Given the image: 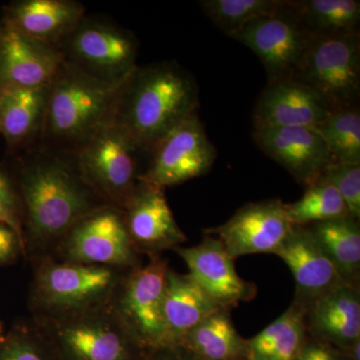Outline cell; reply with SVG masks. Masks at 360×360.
Masks as SVG:
<instances>
[{
	"instance_id": "6da1fadb",
	"label": "cell",
	"mask_w": 360,
	"mask_h": 360,
	"mask_svg": "<svg viewBox=\"0 0 360 360\" xmlns=\"http://www.w3.org/2000/svg\"><path fill=\"white\" fill-rule=\"evenodd\" d=\"M23 210V248L28 262L53 257L65 234L92 210L108 205L89 186L75 156L34 146L15 174Z\"/></svg>"
},
{
	"instance_id": "7a4b0ae2",
	"label": "cell",
	"mask_w": 360,
	"mask_h": 360,
	"mask_svg": "<svg viewBox=\"0 0 360 360\" xmlns=\"http://www.w3.org/2000/svg\"><path fill=\"white\" fill-rule=\"evenodd\" d=\"M198 108V84L184 68L175 63L137 65L120 87L112 122L150 155Z\"/></svg>"
},
{
	"instance_id": "3957f363",
	"label": "cell",
	"mask_w": 360,
	"mask_h": 360,
	"mask_svg": "<svg viewBox=\"0 0 360 360\" xmlns=\"http://www.w3.org/2000/svg\"><path fill=\"white\" fill-rule=\"evenodd\" d=\"M122 85H111L65 63L52 80L37 146L75 153L112 122Z\"/></svg>"
},
{
	"instance_id": "277c9868",
	"label": "cell",
	"mask_w": 360,
	"mask_h": 360,
	"mask_svg": "<svg viewBox=\"0 0 360 360\" xmlns=\"http://www.w3.org/2000/svg\"><path fill=\"white\" fill-rule=\"evenodd\" d=\"M32 264L28 307L35 319H59L110 304L132 270L61 262L51 257Z\"/></svg>"
},
{
	"instance_id": "5b68a950",
	"label": "cell",
	"mask_w": 360,
	"mask_h": 360,
	"mask_svg": "<svg viewBox=\"0 0 360 360\" xmlns=\"http://www.w3.org/2000/svg\"><path fill=\"white\" fill-rule=\"evenodd\" d=\"M32 319L58 360H143L148 354L110 304L59 319Z\"/></svg>"
},
{
	"instance_id": "8992f818",
	"label": "cell",
	"mask_w": 360,
	"mask_h": 360,
	"mask_svg": "<svg viewBox=\"0 0 360 360\" xmlns=\"http://www.w3.org/2000/svg\"><path fill=\"white\" fill-rule=\"evenodd\" d=\"M78 169L94 193L108 205L122 210L141 184L146 155L111 122L72 153Z\"/></svg>"
},
{
	"instance_id": "52a82bcc",
	"label": "cell",
	"mask_w": 360,
	"mask_h": 360,
	"mask_svg": "<svg viewBox=\"0 0 360 360\" xmlns=\"http://www.w3.org/2000/svg\"><path fill=\"white\" fill-rule=\"evenodd\" d=\"M58 47L66 63L105 84H124L137 68L134 35L104 18L85 15Z\"/></svg>"
},
{
	"instance_id": "ba28073f",
	"label": "cell",
	"mask_w": 360,
	"mask_h": 360,
	"mask_svg": "<svg viewBox=\"0 0 360 360\" xmlns=\"http://www.w3.org/2000/svg\"><path fill=\"white\" fill-rule=\"evenodd\" d=\"M293 79L315 90L333 111L359 105V33L314 35Z\"/></svg>"
},
{
	"instance_id": "9c48e42d",
	"label": "cell",
	"mask_w": 360,
	"mask_h": 360,
	"mask_svg": "<svg viewBox=\"0 0 360 360\" xmlns=\"http://www.w3.org/2000/svg\"><path fill=\"white\" fill-rule=\"evenodd\" d=\"M51 258L123 269H136L143 264L130 240L122 210L112 205L101 206L78 220Z\"/></svg>"
},
{
	"instance_id": "30bf717a",
	"label": "cell",
	"mask_w": 360,
	"mask_h": 360,
	"mask_svg": "<svg viewBox=\"0 0 360 360\" xmlns=\"http://www.w3.org/2000/svg\"><path fill=\"white\" fill-rule=\"evenodd\" d=\"M169 265L161 255L130 270L110 305L132 338L146 352L165 347L162 302Z\"/></svg>"
},
{
	"instance_id": "8fae6325",
	"label": "cell",
	"mask_w": 360,
	"mask_h": 360,
	"mask_svg": "<svg viewBox=\"0 0 360 360\" xmlns=\"http://www.w3.org/2000/svg\"><path fill=\"white\" fill-rule=\"evenodd\" d=\"M312 37L291 1L285 0L276 13L250 21L231 37L257 54L266 70L267 82H274L295 77Z\"/></svg>"
},
{
	"instance_id": "7c38bea8",
	"label": "cell",
	"mask_w": 360,
	"mask_h": 360,
	"mask_svg": "<svg viewBox=\"0 0 360 360\" xmlns=\"http://www.w3.org/2000/svg\"><path fill=\"white\" fill-rule=\"evenodd\" d=\"M149 155L141 180L165 189L210 172L217 153L195 113L167 135Z\"/></svg>"
},
{
	"instance_id": "4fadbf2b",
	"label": "cell",
	"mask_w": 360,
	"mask_h": 360,
	"mask_svg": "<svg viewBox=\"0 0 360 360\" xmlns=\"http://www.w3.org/2000/svg\"><path fill=\"white\" fill-rule=\"evenodd\" d=\"M292 226L285 203L269 200L243 205L224 224L205 229V233L219 239L236 260L257 253L274 255Z\"/></svg>"
},
{
	"instance_id": "5bb4252c",
	"label": "cell",
	"mask_w": 360,
	"mask_h": 360,
	"mask_svg": "<svg viewBox=\"0 0 360 360\" xmlns=\"http://www.w3.org/2000/svg\"><path fill=\"white\" fill-rule=\"evenodd\" d=\"M122 210L130 240L141 257L161 255L187 240L168 205L165 189L141 181Z\"/></svg>"
},
{
	"instance_id": "9a60e30c",
	"label": "cell",
	"mask_w": 360,
	"mask_h": 360,
	"mask_svg": "<svg viewBox=\"0 0 360 360\" xmlns=\"http://www.w3.org/2000/svg\"><path fill=\"white\" fill-rule=\"evenodd\" d=\"M174 251L186 262L189 276L220 309L231 311L257 296L255 284L238 276L233 258L214 236L205 234L198 245L179 246Z\"/></svg>"
},
{
	"instance_id": "2e32d148",
	"label": "cell",
	"mask_w": 360,
	"mask_h": 360,
	"mask_svg": "<svg viewBox=\"0 0 360 360\" xmlns=\"http://www.w3.org/2000/svg\"><path fill=\"white\" fill-rule=\"evenodd\" d=\"M258 148L307 186L321 177L331 162L326 142L315 127L253 129Z\"/></svg>"
},
{
	"instance_id": "e0dca14e",
	"label": "cell",
	"mask_w": 360,
	"mask_h": 360,
	"mask_svg": "<svg viewBox=\"0 0 360 360\" xmlns=\"http://www.w3.org/2000/svg\"><path fill=\"white\" fill-rule=\"evenodd\" d=\"M274 255L290 269L295 283L293 302L303 309L345 281L307 226L293 225Z\"/></svg>"
},
{
	"instance_id": "ac0fdd59",
	"label": "cell",
	"mask_w": 360,
	"mask_h": 360,
	"mask_svg": "<svg viewBox=\"0 0 360 360\" xmlns=\"http://www.w3.org/2000/svg\"><path fill=\"white\" fill-rule=\"evenodd\" d=\"M333 112L315 90L290 78L267 82L253 110V129L317 127Z\"/></svg>"
},
{
	"instance_id": "d6986e66",
	"label": "cell",
	"mask_w": 360,
	"mask_h": 360,
	"mask_svg": "<svg viewBox=\"0 0 360 360\" xmlns=\"http://www.w3.org/2000/svg\"><path fill=\"white\" fill-rule=\"evenodd\" d=\"M65 63L58 47L23 37L4 25L0 39V89L49 86Z\"/></svg>"
},
{
	"instance_id": "ffe728a7",
	"label": "cell",
	"mask_w": 360,
	"mask_h": 360,
	"mask_svg": "<svg viewBox=\"0 0 360 360\" xmlns=\"http://www.w3.org/2000/svg\"><path fill=\"white\" fill-rule=\"evenodd\" d=\"M307 335L343 350L360 340V284L343 281L304 307Z\"/></svg>"
},
{
	"instance_id": "44dd1931",
	"label": "cell",
	"mask_w": 360,
	"mask_h": 360,
	"mask_svg": "<svg viewBox=\"0 0 360 360\" xmlns=\"http://www.w3.org/2000/svg\"><path fill=\"white\" fill-rule=\"evenodd\" d=\"M75 0H20L4 7L2 25L23 37L58 47L84 20Z\"/></svg>"
},
{
	"instance_id": "7402d4cb",
	"label": "cell",
	"mask_w": 360,
	"mask_h": 360,
	"mask_svg": "<svg viewBox=\"0 0 360 360\" xmlns=\"http://www.w3.org/2000/svg\"><path fill=\"white\" fill-rule=\"evenodd\" d=\"M49 86L0 89V136L8 149L26 151L37 146Z\"/></svg>"
},
{
	"instance_id": "603a6c76",
	"label": "cell",
	"mask_w": 360,
	"mask_h": 360,
	"mask_svg": "<svg viewBox=\"0 0 360 360\" xmlns=\"http://www.w3.org/2000/svg\"><path fill=\"white\" fill-rule=\"evenodd\" d=\"M219 309H222L210 300L193 277L169 267L162 302L165 347L179 345L191 329Z\"/></svg>"
},
{
	"instance_id": "cb8c5ba5",
	"label": "cell",
	"mask_w": 360,
	"mask_h": 360,
	"mask_svg": "<svg viewBox=\"0 0 360 360\" xmlns=\"http://www.w3.org/2000/svg\"><path fill=\"white\" fill-rule=\"evenodd\" d=\"M307 338L304 309L292 302L278 319L246 340L245 360H295Z\"/></svg>"
},
{
	"instance_id": "d4e9b609",
	"label": "cell",
	"mask_w": 360,
	"mask_h": 360,
	"mask_svg": "<svg viewBox=\"0 0 360 360\" xmlns=\"http://www.w3.org/2000/svg\"><path fill=\"white\" fill-rule=\"evenodd\" d=\"M179 345L198 360H245L246 340L234 326L231 310L219 309L210 315Z\"/></svg>"
},
{
	"instance_id": "484cf974",
	"label": "cell",
	"mask_w": 360,
	"mask_h": 360,
	"mask_svg": "<svg viewBox=\"0 0 360 360\" xmlns=\"http://www.w3.org/2000/svg\"><path fill=\"white\" fill-rule=\"evenodd\" d=\"M335 265L341 278L360 284V225L352 217L307 225Z\"/></svg>"
},
{
	"instance_id": "4316f807",
	"label": "cell",
	"mask_w": 360,
	"mask_h": 360,
	"mask_svg": "<svg viewBox=\"0 0 360 360\" xmlns=\"http://www.w3.org/2000/svg\"><path fill=\"white\" fill-rule=\"evenodd\" d=\"M298 20L311 35L359 33V0H297L291 1Z\"/></svg>"
},
{
	"instance_id": "83f0119b",
	"label": "cell",
	"mask_w": 360,
	"mask_h": 360,
	"mask_svg": "<svg viewBox=\"0 0 360 360\" xmlns=\"http://www.w3.org/2000/svg\"><path fill=\"white\" fill-rule=\"evenodd\" d=\"M285 210L291 224L296 226L352 217L338 191L321 179L307 186L300 200L285 203Z\"/></svg>"
},
{
	"instance_id": "f1b7e54d",
	"label": "cell",
	"mask_w": 360,
	"mask_h": 360,
	"mask_svg": "<svg viewBox=\"0 0 360 360\" xmlns=\"http://www.w3.org/2000/svg\"><path fill=\"white\" fill-rule=\"evenodd\" d=\"M317 129L326 142L331 162L360 165L359 105L333 110Z\"/></svg>"
},
{
	"instance_id": "f546056e",
	"label": "cell",
	"mask_w": 360,
	"mask_h": 360,
	"mask_svg": "<svg viewBox=\"0 0 360 360\" xmlns=\"http://www.w3.org/2000/svg\"><path fill=\"white\" fill-rule=\"evenodd\" d=\"M285 0H202L200 6L215 26L231 37L250 21L278 11Z\"/></svg>"
},
{
	"instance_id": "4dcf8cb0",
	"label": "cell",
	"mask_w": 360,
	"mask_h": 360,
	"mask_svg": "<svg viewBox=\"0 0 360 360\" xmlns=\"http://www.w3.org/2000/svg\"><path fill=\"white\" fill-rule=\"evenodd\" d=\"M0 360H58L51 343L30 319L6 331L0 342Z\"/></svg>"
},
{
	"instance_id": "1f68e13d",
	"label": "cell",
	"mask_w": 360,
	"mask_h": 360,
	"mask_svg": "<svg viewBox=\"0 0 360 360\" xmlns=\"http://www.w3.org/2000/svg\"><path fill=\"white\" fill-rule=\"evenodd\" d=\"M319 179L331 184L348 208L350 215L360 219V165L330 162Z\"/></svg>"
},
{
	"instance_id": "d6a6232c",
	"label": "cell",
	"mask_w": 360,
	"mask_h": 360,
	"mask_svg": "<svg viewBox=\"0 0 360 360\" xmlns=\"http://www.w3.org/2000/svg\"><path fill=\"white\" fill-rule=\"evenodd\" d=\"M0 224L13 229L23 243V210L20 189L14 174L2 167H0Z\"/></svg>"
},
{
	"instance_id": "836d02e7",
	"label": "cell",
	"mask_w": 360,
	"mask_h": 360,
	"mask_svg": "<svg viewBox=\"0 0 360 360\" xmlns=\"http://www.w3.org/2000/svg\"><path fill=\"white\" fill-rule=\"evenodd\" d=\"M25 257L22 240L11 227L0 224V267L7 266Z\"/></svg>"
},
{
	"instance_id": "e575fe53",
	"label": "cell",
	"mask_w": 360,
	"mask_h": 360,
	"mask_svg": "<svg viewBox=\"0 0 360 360\" xmlns=\"http://www.w3.org/2000/svg\"><path fill=\"white\" fill-rule=\"evenodd\" d=\"M295 360H349L341 350L328 343L307 338Z\"/></svg>"
},
{
	"instance_id": "d590c367",
	"label": "cell",
	"mask_w": 360,
	"mask_h": 360,
	"mask_svg": "<svg viewBox=\"0 0 360 360\" xmlns=\"http://www.w3.org/2000/svg\"><path fill=\"white\" fill-rule=\"evenodd\" d=\"M143 360H198L180 345H167L146 354Z\"/></svg>"
},
{
	"instance_id": "8d00e7d4",
	"label": "cell",
	"mask_w": 360,
	"mask_h": 360,
	"mask_svg": "<svg viewBox=\"0 0 360 360\" xmlns=\"http://www.w3.org/2000/svg\"><path fill=\"white\" fill-rule=\"evenodd\" d=\"M6 329H4V324L1 323V321H0V342H1L2 340H4V336H6Z\"/></svg>"
},
{
	"instance_id": "74e56055",
	"label": "cell",
	"mask_w": 360,
	"mask_h": 360,
	"mask_svg": "<svg viewBox=\"0 0 360 360\" xmlns=\"http://www.w3.org/2000/svg\"><path fill=\"white\" fill-rule=\"evenodd\" d=\"M2 32H4V25H2L1 21H0V39H1Z\"/></svg>"
}]
</instances>
